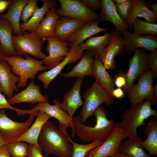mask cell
<instances>
[{"mask_svg": "<svg viewBox=\"0 0 157 157\" xmlns=\"http://www.w3.org/2000/svg\"><path fill=\"white\" fill-rule=\"evenodd\" d=\"M108 112L101 106L94 111L96 124L94 127L87 126L81 122L80 116L72 118L73 128L71 137L76 134L83 142H92L97 139L106 140L114 130L115 124L113 119L107 118Z\"/></svg>", "mask_w": 157, "mask_h": 157, "instance_id": "1", "label": "cell"}, {"mask_svg": "<svg viewBox=\"0 0 157 157\" xmlns=\"http://www.w3.org/2000/svg\"><path fill=\"white\" fill-rule=\"evenodd\" d=\"M38 145L47 155L72 157L73 147L67 136L48 119L43 126L38 138Z\"/></svg>", "mask_w": 157, "mask_h": 157, "instance_id": "2", "label": "cell"}, {"mask_svg": "<svg viewBox=\"0 0 157 157\" xmlns=\"http://www.w3.org/2000/svg\"><path fill=\"white\" fill-rule=\"evenodd\" d=\"M150 103L146 100L135 105H132L123 114L121 125L124 129V139L128 138L142 141L138 136V128L147 123L145 119L150 117H157V112L153 109Z\"/></svg>", "mask_w": 157, "mask_h": 157, "instance_id": "3", "label": "cell"}, {"mask_svg": "<svg viewBox=\"0 0 157 157\" xmlns=\"http://www.w3.org/2000/svg\"><path fill=\"white\" fill-rule=\"evenodd\" d=\"M25 56L26 59L19 55L10 56L4 55L2 58L10 65L12 72L19 77L17 85L18 88H25L28 79L34 80L39 72L48 69L43 65L42 60H38L28 55Z\"/></svg>", "mask_w": 157, "mask_h": 157, "instance_id": "4", "label": "cell"}, {"mask_svg": "<svg viewBox=\"0 0 157 157\" xmlns=\"http://www.w3.org/2000/svg\"><path fill=\"white\" fill-rule=\"evenodd\" d=\"M156 78L149 69L140 76L138 83L133 85L127 93L132 105H135L144 100L151 105L157 104V85L153 87L154 78Z\"/></svg>", "mask_w": 157, "mask_h": 157, "instance_id": "5", "label": "cell"}, {"mask_svg": "<svg viewBox=\"0 0 157 157\" xmlns=\"http://www.w3.org/2000/svg\"><path fill=\"white\" fill-rule=\"evenodd\" d=\"M85 100L80 113L81 122L85 123L90 117H92L95 110L103 103L108 106L113 102V97H110L95 81L83 93Z\"/></svg>", "mask_w": 157, "mask_h": 157, "instance_id": "6", "label": "cell"}, {"mask_svg": "<svg viewBox=\"0 0 157 157\" xmlns=\"http://www.w3.org/2000/svg\"><path fill=\"white\" fill-rule=\"evenodd\" d=\"M12 40L14 48L19 55H31L42 59L47 56L42 51L44 41L34 32L26 31L22 35H13Z\"/></svg>", "mask_w": 157, "mask_h": 157, "instance_id": "7", "label": "cell"}, {"mask_svg": "<svg viewBox=\"0 0 157 157\" xmlns=\"http://www.w3.org/2000/svg\"><path fill=\"white\" fill-rule=\"evenodd\" d=\"M34 114L30 115L28 119L23 123L15 122L7 115L4 109L0 110V135L6 144L15 142L33 124Z\"/></svg>", "mask_w": 157, "mask_h": 157, "instance_id": "8", "label": "cell"}, {"mask_svg": "<svg viewBox=\"0 0 157 157\" xmlns=\"http://www.w3.org/2000/svg\"><path fill=\"white\" fill-rule=\"evenodd\" d=\"M60 6L56 9L59 17H68L84 21L85 23L98 21L99 15L79 0H58Z\"/></svg>", "mask_w": 157, "mask_h": 157, "instance_id": "9", "label": "cell"}, {"mask_svg": "<svg viewBox=\"0 0 157 157\" xmlns=\"http://www.w3.org/2000/svg\"><path fill=\"white\" fill-rule=\"evenodd\" d=\"M110 41L99 58L106 69H113L116 67V56L127 53L122 33L115 29L111 30Z\"/></svg>", "mask_w": 157, "mask_h": 157, "instance_id": "10", "label": "cell"}, {"mask_svg": "<svg viewBox=\"0 0 157 157\" xmlns=\"http://www.w3.org/2000/svg\"><path fill=\"white\" fill-rule=\"evenodd\" d=\"M124 134L121 122L116 123L109 137L101 145L89 151L85 157H109L116 154L119 152Z\"/></svg>", "mask_w": 157, "mask_h": 157, "instance_id": "11", "label": "cell"}, {"mask_svg": "<svg viewBox=\"0 0 157 157\" xmlns=\"http://www.w3.org/2000/svg\"><path fill=\"white\" fill-rule=\"evenodd\" d=\"M148 53L143 49L135 50L132 57L128 60L129 69L126 72L123 73L126 80V84L124 89L127 93L133 85L134 81L149 69L148 60Z\"/></svg>", "mask_w": 157, "mask_h": 157, "instance_id": "12", "label": "cell"}, {"mask_svg": "<svg viewBox=\"0 0 157 157\" xmlns=\"http://www.w3.org/2000/svg\"><path fill=\"white\" fill-rule=\"evenodd\" d=\"M69 45L70 48L68 54L58 65L49 71H44L37 76L38 79L43 83L44 88H49L50 83L61 73L62 70L66 65L75 63L82 57L84 50L79 45L69 43Z\"/></svg>", "mask_w": 157, "mask_h": 157, "instance_id": "13", "label": "cell"}, {"mask_svg": "<svg viewBox=\"0 0 157 157\" xmlns=\"http://www.w3.org/2000/svg\"><path fill=\"white\" fill-rule=\"evenodd\" d=\"M42 40L47 41L46 50L49 53L42 61L51 69L58 65L67 55L70 50L68 47L69 43L60 41L54 37L44 38Z\"/></svg>", "mask_w": 157, "mask_h": 157, "instance_id": "14", "label": "cell"}, {"mask_svg": "<svg viewBox=\"0 0 157 157\" xmlns=\"http://www.w3.org/2000/svg\"><path fill=\"white\" fill-rule=\"evenodd\" d=\"M127 53H134L139 49H143L151 52L157 49V35H139L126 31L122 33Z\"/></svg>", "mask_w": 157, "mask_h": 157, "instance_id": "15", "label": "cell"}, {"mask_svg": "<svg viewBox=\"0 0 157 157\" xmlns=\"http://www.w3.org/2000/svg\"><path fill=\"white\" fill-rule=\"evenodd\" d=\"M54 105H50L49 101L40 102L33 107L38 111H41L47 114L51 117L56 119L59 122L58 128L67 137L69 136L67 129L73 128L72 118L67 113L62 110L60 108V103L56 99L53 100Z\"/></svg>", "mask_w": 157, "mask_h": 157, "instance_id": "16", "label": "cell"}, {"mask_svg": "<svg viewBox=\"0 0 157 157\" xmlns=\"http://www.w3.org/2000/svg\"><path fill=\"white\" fill-rule=\"evenodd\" d=\"M85 23L80 19L68 17H59L57 20L54 31V37L62 42L75 33Z\"/></svg>", "mask_w": 157, "mask_h": 157, "instance_id": "17", "label": "cell"}, {"mask_svg": "<svg viewBox=\"0 0 157 157\" xmlns=\"http://www.w3.org/2000/svg\"><path fill=\"white\" fill-rule=\"evenodd\" d=\"M8 101L12 105L24 102L35 104L49 100L47 96L41 94L40 86L32 79L24 90L13 96Z\"/></svg>", "mask_w": 157, "mask_h": 157, "instance_id": "18", "label": "cell"}, {"mask_svg": "<svg viewBox=\"0 0 157 157\" xmlns=\"http://www.w3.org/2000/svg\"><path fill=\"white\" fill-rule=\"evenodd\" d=\"M19 77L13 73L10 65L6 60H0V92H3L9 99L13 96L14 92L19 88L16 84Z\"/></svg>", "mask_w": 157, "mask_h": 157, "instance_id": "19", "label": "cell"}, {"mask_svg": "<svg viewBox=\"0 0 157 157\" xmlns=\"http://www.w3.org/2000/svg\"><path fill=\"white\" fill-rule=\"evenodd\" d=\"M84 77L78 78L71 89L65 94L64 100L60 103V108L67 111L69 116L73 117L76 111L84 104L80 95L81 86Z\"/></svg>", "mask_w": 157, "mask_h": 157, "instance_id": "20", "label": "cell"}, {"mask_svg": "<svg viewBox=\"0 0 157 157\" xmlns=\"http://www.w3.org/2000/svg\"><path fill=\"white\" fill-rule=\"evenodd\" d=\"M101 12L99 15V22L108 21L113 23L115 29L122 33L129 30L126 23L121 18L112 0H101Z\"/></svg>", "mask_w": 157, "mask_h": 157, "instance_id": "21", "label": "cell"}, {"mask_svg": "<svg viewBox=\"0 0 157 157\" xmlns=\"http://www.w3.org/2000/svg\"><path fill=\"white\" fill-rule=\"evenodd\" d=\"M106 70L99 58L94 59L92 76L101 88L113 97V92L115 89L114 78Z\"/></svg>", "mask_w": 157, "mask_h": 157, "instance_id": "22", "label": "cell"}, {"mask_svg": "<svg viewBox=\"0 0 157 157\" xmlns=\"http://www.w3.org/2000/svg\"><path fill=\"white\" fill-rule=\"evenodd\" d=\"M132 8L126 22L129 29L132 28V25L135 19L138 17L143 18L146 22L154 23L157 21V15L150 10L147 6L146 1L143 0H132Z\"/></svg>", "mask_w": 157, "mask_h": 157, "instance_id": "23", "label": "cell"}, {"mask_svg": "<svg viewBox=\"0 0 157 157\" xmlns=\"http://www.w3.org/2000/svg\"><path fill=\"white\" fill-rule=\"evenodd\" d=\"M28 1V0H11L7 12L0 15L1 17L7 19L12 24L14 35L23 34L20 28V22L22 10Z\"/></svg>", "mask_w": 157, "mask_h": 157, "instance_id": "24", "label": "cell"}, {"mask_svg": "<svg viewBox=\"0 0 157 157\" xmlns=\"http://www.w3.org/2000/svg\"><path fill=\"white\" fill-rule=\"evenodd\" d=\"M92 53L87 51L83 53L79 62L72 69L66 74L60 73L63 78L76 77L77 79L85 76H92L94 59Z\"/></svg>", "mask_w": 157, "mask_h": 157, "instance_id": "25", "label": "cell"}, {"mask_svg": "<svg viewBox=\"0 0 157 157\" xmlns=\"http://www.w3.org/2000/svg\"><path fill=\"white\" fill-rule=\"evenodd\" d=\"M13 30L9 21L0 17V44L4 55L9 56L19 55L13 44Z\"/></svg>", "mask_w": 157, "mask_h": 157, "instance_id": "26", "label": "cell"}, {"mask_svg": "<svg viewBox=\"0 0 157 157\" xmlns=\"http://www.w3.org/2000/svg\"><path fill=\"white\" fill-rule=\"evenodd\" d=\"M36 119L28 129L16 141L26 142L29 144L38 145V137L41 130L46 121L51 117L47 114L39 111Z\"/></svg>", "mask_w": 157, "mask_h": 157, "instance_id": "27", "label": "cell"}, {"mask_svg": "<svg viewBox=\"0 0 157 157\" xmlns=\"http://www.w3.org/2000/svg\"><path fill=\"white\" fill-rule=\"evenodd\" d=\"M43 3L41 7L38 8L33 16L25 23H22L20 27L22 32H34L44 18V15L50 9L56 8L57 3L54 0H40Z\"/></svg>", "mask_w": 157, "mask_h": 157, "instance_id": "28", "label": "cell"}, {"mask_svg": "<svg viewBox=\"0 0 157 157\" xmlns=\"http://www.w3.org/2000/svg\"><path fill=\"white\" fill-rule=\"evenodd\" d=\"M99 22L97 21L85 23L80 29L69 37L66 41L79 45L85 40L100 32L106 33L109 28H100L98 26Z\"/></svg>", "mask_w": 157, "mask_h": 157, "instance_id": "29", "label": "cell"}, {"mask_svg": "<svg viewBox=\"0 0 157 157\" xmlns=\"http://www.w3.org/2000/svg\"><path fill=\"white\" fill-rule=\"evenodd\" d=\"M147 139L141 142L142 146L146 149L149 154L157 156V117H151L148 123L142 129Z\"/></svg>", "mask_w": 157, "mask_h": 157, "instance_id": "30", "label": "cell"}, {"mask_svg": "<svg viewBox=\"0 0 157 157\" xmlns=\"http://www.w3.org/2000/svg\"><path fill=\"white\" fill-rule=\"evenodd\" d=\"M39 25L34 31L40 39L47 37H54L56 24L59 17L56 13V8L49 9L45 15Z\"/></svg>", "mask_w": 157, "mask_h": 157, "instance_id": "31", "label": "cell"}, {"mask_svg": "<svg viewBox=\"0 0 157 157\" xmlns=\"http://www.w3.org/2000/svg\"><path fill=\"white\" fill-rule=\"evenodd\" d=\"M110 33L101 36H92L79 45L83 50L91 52L95 58H99L110 41Z\"/></svg>", "mask_w": 157, "mask_h": 157, "instance_id": "32", "label": "cell"}, {"mask_svg": "<svg viewBox=\"0 0 157 157\" xmlns=\"http://www.w3.org/2000/svg\"><path fill=\"white\" fill-rule=\"evenodd\" d=\"M141 142L128 138L121 144L119 152L124 154L128 157H151L143 149Z\"/></svg>", "mask_w": 157, "mask_h": 157, "instance_id": "33", "label": "cell"}, {"mask_svg": "<svg viewBox=\"0 0 157 157\" xmlns=\"http://www.w3.org/2000/svg\"><path fill=\"white\" fill-rule=\"evenodd\" d=\"M67 137L73 147L72 157H85L89 151L99 146L105 140L97 139L89 144H81L74 142L69 136Z\"/></svg>", "mask_w": 157, "mask_h": 157, "instance_id": "34", "label": "cell"}, {"mask_svg": "<svg viewBox=\"0 0 157 157\" xmlns=\"http://www.w3.org/2000/svg\"><path fill=\"white\" fill-rule=\"evenodd\" d=\"M134 33L139 35H157V24L149 23L138 18H136L132 25Z\"/></svg>", "mask_w": 157, "mask_h": 157, "instance_id": "35", "label": "cell"}, {"mask_svg": "<svg viewBox=\"0 0 157 157\" xmlns=\"http://www.w3.org/2000/svg\"><path fill=\"white\" fill-rule=\"evenodd\" d=\"M8 151L11 156L28 157L29 146L27 143L17 141L7 144Z\"/></svg>", "mask_w": 157, "mask_h": 157, "instance_id": "36", "label": "cell"}, {"mask_svg": "<svg viewBox=\"0 0 157 157\" xmlns=\"http://www.w3.org/2000/svg\"><path fill=\"white\" fill-rule=\"evenodd\" d=\"M38 2V0H28L22 10L21 20L22 23H26L39 8Z\"/></svg>", "mask_w": 157, "mask_h": 157, "instance_id": "37", "label": "cell"}, {"mask_svg": "<svg viewBox=\"0 0 157 157\" xmlns=\"http://www.w3.org/2000/svg\"><path fill=\"white\" fill-rule=\"evenodd\" d=\"M7 109L15 111L17 115L22 116L26 114L31 115L35 113V110L33 109L28 110H24L18 109L11 106L7 100L4 95L0 92V110Z\"/></svg>", "mask_w": 157, "mask_h": 157, "instance_id": "38", "label": "cell"}, {"mask_svg": "<svg viewBox=\"0 0 157 157\" xmlns=\"http://www.w3.org/2000/svg\"><path fill=\"white\" fill-rule=\"evenodd\" d=\"M115 5L119 16L126 23L132 8V0H127L126 2L123 3L119 4H115Z\"/></svg>", "mask_w": 157, "mask_h": 157, "instance_id": "39", "label": "cell"}, {"mask_svg": "<svg viewBox=\"0 0 157 157\" xmlns=\"http://www.w3.org/2000/svg\"><path fill=\"white\" fill-rule=\"evenodd\" d=\"M148 60L149 69L155 75L156 78L157 77V49H156L148 54Z\"/></svg>", "mask_w": 157, "mask_h": 157, "instance_id": "40", "label": "cell"}, {"mask_svg": "<svg viewBox=\"0 0 157 157\" xmlns=\"http://www.w3.org/2000/svg\"><path fill=\"white\" fill-rule=\"evenodd\" d=\"M122 71H119L117 74L114 76V85L117 88H125L126 84V79L123 75Z\"/></svg>", "mask_w": 157, "mask_h": 157, "instance_id": "41", "label": "cell"}, {"mask_svg": "<svg viewBox=\"0 0 157 157\" xmlns=\"http://www.w3.org/2000/svg\"><path fill=\"white\" fill-rule=\"evenodd\" d=\"M28 157H44L42 150L38 145L29 144Z\"/></svg>", "mask_w": 157, "mask_h": 157, "instance_id": "42", "label": "cell"}, {"mask_svg": "<svg viewBox=\"0 0 157 157\" xmlns=\"http://www.w3.org/2000/svg\"><path fill=\"white\" fill-rule=\"evenodd\" d=\"M81 1L92 10L101 8V2L99 0H81Z\"/></svg>", "mask_w": 157, "mask_h": 157, "instance_id": "43", "label": "cell"}, {"mask_svg": "<svg viewBox=\"0 0 157 157\" xmlns=\"http://www.w3.org/2000/svg\"><path fill=\"white\" fill-rule=\"evenodd\" d=\"M125 95V92L122 88H117L113 90L112 93L113 97L117 99L123 98Z\"/></svg>", "mask_w": 157, "mask_h": 157, "instance_id": "44", "label": "cell"}, {"mask_svg": "<svg viewBox=\"0 0 157 157\" xmlns=\"http://www.w3.org/2000/svg\"><path fill=\"white\" fill-rule=\"evenodd\" d=\"M11 2V0H0V14L3 13L8 8Z\"/></svg>", "mask_w": 157, "mask_h": 157, "instance_id": "45", "label": "cell"}, {"mask_svg": "<svg viewBox=\"0 0 157 157\" xmlns=\"http://www.w3.org/2000/svg\"><path fill=\"white\" fill-rule=\"evenodd\" d=\"M0 157H11L5 144L0 147Z\"/></svg>", "mask_w": 157, "mask_h": 157, "instance_id": "46", "label": "cell"}, {"mask_svg": "<svg viewBox=\"0 0 157 157\" xmlns=\"http://www.w3.org/2000/svg\"><path fill=\"white\" fill-rule=\"evenodd\" d=\"M147 6L152 11L157 15V3L146 1Z\"/></svg>", "mask_w": 157, "mask_h": 157, "instance_id": "47", "label": "cell"}, {"mask_svg": "<svg viewBox=\"0 0 157 157\" xmlns=\"http://www.w3.org/2000/svg\"><path fill=\"white\" fill-rule=\"evenodd\" d=\"M110 157H128L126 155L124 154L120 153L119 152L118 153L116 154L113 155Z\"/></svg>", "mask_w": 157, "mask_h": 157, "instance_id": "48", "label": "cell"}, {"mask_svg": "<svg viewBox=\"0 0 157 157\" xmlns=\"http://www.w3.org/2000/svg\"><path fill=\"white\" fill-rule=\"evenodd\" d=\"M127 0H112L115 4H121L126 2Z\"/></svg>", "mask_w": 157, "mask_h": 157, "instance_id": "49", "label": "cell"}, {"mask_svg": "<svg viewBox=\"0 0 157 157\" xmlns=\"http://www.w3.org/2000/svg\"><path fill=\"white\" fill-rule=\"evenodd\" d=\"M4 55V53L3 49L0 44V60L2 59L3 56Z\"/></svg>", "mask_w": 157, "mask_h": 157, "instance_id": "50", "label": "cell"}, {"mask_svg": "<svg viewBox=\"0 0 157 157\" xmlns=\"http://www.w3.org/2000/svg\"><path fill=\"white\" fill-rule=\"evenodd\" d=\"M5 144L6 143L0 135V147Z\"/></svg>", "mask_w": 157, "mask_h": 157, "instance_id": "51", "label": "cell"}]
</instances>
